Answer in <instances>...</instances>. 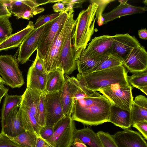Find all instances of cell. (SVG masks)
I'll return each instance as SVG.
<instances>
[{
    "mask_svg": "<svg viewBox=\"0 0 147 147\" xmlns=\"http://www.w3.org/2000/svg\"><path fill=\"white\" fill-rule=\"evenodd\" d=\"M69 78L74 89L72 119L91 126L109 122L112 105L108 99L97 91L83 86L76 78Z\"/></svg>",
    "mask_w": 147,
    "mask_h": 147,
    "instance_id": "obj_1",
    "label": "cell"
},
{
    "mask_svg": "<svg viewBox=\"0 0 147 147\" xmlns=\"http://www.w3.org/2000/svg\"><path fill=\"white\" fill-rule=\"evenodd\" d=\"M90 1V4L88 7L80 11L75 20L72 38L76 61L86 49L94 33L96 20L95 16L99 5L98 0Z\"/></svg>",
    "mask_w": 147,
    "mask_h": 147,
    "instance_id": "obj_2",
    "label": "cell"
},
{
    "mask_svg": "<svg viewBox=\"0 0 147 147\" xmlns=\"http://www.w3.org/2000/svg\"><path fill=\"white\" fill-rule=\"evenodd\" d=\"M127 76V72L122 65L86 74H78L76 78L85 88L97 91L115 84L128 86Z\"/></svg>",
    "mask_w": 147,
    "mask_h": 147,
    "instance_id": "obj_3",
    "label": "cell"
},
{
    "mask_svg": "<svg viewBox=\"0 0 147 147\" xmlns=\"http://www.w3.org/2000/svg\"><path fill=\"white\" fill-rule=\"evenodd\" d=\"M74 13L69 15L62 28L56 36L46 56L43 60L47 73L59 67L61 52L70 29L75 26Z\"/></svg>",
    "mask_w": 147,
    "mask_h": 147,
    "instance_id": "obj_4",
    "label": "cell"
},
{
    "mask_svg": "<svg viewBox=\"0 0 147 147\" xmlns=\"http://www.w3.org/2000/svg\"><path fill=\"white\" fill-rule=\"evenodd\" d=\"M53 127V134L46 141L55 147H71L74 140V132L76 129L71 116L64 117Z\"/></svg>",
    "mask_w": 147,
    "mask_h": 147,
    "instance_id": "obj_5",
    "label": "cell"
},
{
    "mask_svg": "<svg viewBox=\"0 0 147 147\" xmlns=\"http://www.w3.org/2000/svg\"><path fill=\"white\" fill-rule=\"evenodd\" d=\"M18 63L11 55H0V75L5 84L12 88H20L25 83Z\"/></svg>",
    "mask_w": 147,
    "mask_h": 147,
    "instance_id": "obj_6",
    "label": "cell"
},
{
    "mask_svg": "<svg viewBox=\"0 0 147 147\" xmlns=\"http://www.w3.org/2000/svg\"><path fill=\"white\" fill-rule=\"evenodd\" d=\"M131 85L121 86L115 84L99 90L112 105L130 111L133 100Z\"/></svg>",
    "mask_w": 147,
    "mask_h": 147,
    "instance_id": "obj_7",
    "label": "cell"
},
{
    "mask_svg": "<svg viewBox=\"0 0 147 147\" xmlns=\"http://www.w3.org/2000/svg\"><path fill=\"white\" fill-rule=\"evenodd\" d=\"M55 19L37 29H34L26 37L17 52L16 59L18 63L24 64L29 60L32 54L37 49L43 34L53 22Z\"/></svg>",
    "mask_w": 147,
    "mask_h": 147,
    "instance_id": "obj_8",
    "label": "cell"
},
{
    "mask_svg": "<svg viewBox=\"0 0 147 147\" xmlns=\"http://www.w3.org/2000/svg\"><path fill=\"white\" fill-rule=\"evenodd\" d=\"M70 14L67 11L60 13L59 16L44 32L36 50L43 60L46 56L56 36L62 28Z\"/></svg>",
    "mask_w": 147,
    "mask_h": 147,
    "instance_id": "obj_9",
    "label": "cell"
},
{
    "mask_svg": "<svg viewBox=\"0 0 147 147\" xmlns=\"http://www.w3.org/2000/svg\"><path fill=\"white\" fill-rule=\"evenodd\" d=\"M141 46L136 38L128 33L116 34L113 36L111 54L115 56L123 62L133 49Z\"/></svg>",
    "mask_w": 147,
    "mask_h": 147,
    "instance_id": "obj_10",
    "label": "cell"
},
{
    "mask_svg": "<svg viewBox=\"0 0 147 147\" xmlns=\"http://www.w3.org/2000/svg\"><path fill=\"white\" fill-rule=\"evenodd\" d=\"M62 91L45 93L46 125L52 126L65 116L61 103Z\"/></svg>",
    "mask_w": 147,
    "mask_h": 147,
    "instance_id": "obj_11",
    "label": "cell"
},
{
    "mask_svg": "<svg viewBox=\"0 0 147 147\" xmlns=\"http://www.w3.org/2000/svg\"><path fill=\"white\" fill-rule=\"evenodd\" d=\"M75 26L69 31L60 55L59 68L63 71L65 74L67 75L71 74L77 69L72 38L73 31Z\"/></svg>",
    "mask_w": 147,
    "mask_h": 147,
    "instance_id": "obj_12",
    "label": "cell"
},
{
    "mask_svg": "<svg viewBox=\"0 0 147 147\" xmlns=\"http://www.w3.org/2000/svg\"><path fill=\"white\" fill-rule=\"evenodd\" d=\"M123 64L131 73L147 70V53L145 47L141 45L133 49Z\"/></svg>",
    "mask_w": 147,
    "mask_h": 147,
    "instance_id": "obj_13",
    "label": "cell"
},
{
    "mask_svg": "<svg viewBox=\"0 0 147 147\" xmlns=\"http://www.w3.org/2000/svg\"><path fill=\"white\" fill-rule=\"evenodd\" d=\"M112 136L118 147H147L141 134L129 129L118 131Z\"/></svg>",
    "mask_w": 147,
    "mask_h": 147,
    "instance_id": "obj_14",
    "label": "cell"
},
{
    "mask_svg": "<svg viewBox=\"0 0 147 147\" xmlns=\"http://www.w3.org/2000/svg\"><path fill=\"white\" fill-rule=\"evenodd\" d=\"M113 36L103 35L93 38L82 52L92 56H107L111 54Z\"/></svg>",
    "mask_w": 147,
    "mask_h": 147,
    "instance_id": "obj_15",
    "label": "cell"
},
{
    "mask_svg": "<svg viewBox=\"0 0 147 147\" xmlns=\"http://www.w3.org/2000/svg\"><path fill=\"white\" fill-rule=\"evenodd\" d=\"M20 106L15 107L11 110L1 125V132L10 138H14L25 131L19 110Z\"/></svg>",
    "mask_w": 147,
    "mask_h": 147,
    "instance_id": "obj_16",
    "label": "cell"
},
{
    "mask_svg": "<svg viewBox=\"0 0 147 147\" xmlns=\"http://www.w3.org/2000/svg\"><path fill=\"white\" fill-rule=\"evenodd\" d=\"M128 0H119V4L111 11L102 14L101 24H106L121 17L135 14L141 13L147 11L146 7H138L127 3Z\"/></svg>",
    "mask_w": 147,
    "mask_h": 147,
    "instance_id": "obj_17",
    "label": "cell"
},
{
    "mask_svg": "<svg viewBox=\"0 0 147 147\" xmlns=\"http://www.w3.org/2000/svg\"><path fill=\"white\" fill-rule=\"evenodd\" d=\"M108 57L90 56L82 52L76 61L78 74H86L92 72Z\"/></svg>",
    "mask_w": 147,
    "mask_h": 147,
    "instance_id": "obj_18",
    "label": "cell"
},
{
    "mask_svg": "<svg viewBox=\"0 0 147 147\" xmlns=\"http://www.w3.org/2000/svg\"><path fill=\"white\" fill-rule=\"evenodd\" d=\"M33 22L30 21L26 27L0 43V52L19 47L26 37L34 29Z\"/></svg>",
    "mask_w": 147,
    "mask_h": 147,
    "instance_id": "obj_19",
    "label": "cell"
},
{
    "mask_svg": "<svg viewBox=\"0 0 147 147\" xmlns=\"http://www.w3.org/2000/svg\"><path fill=\"white\" fill-rule=\"evenodd\" d=\"M131 126L134 123L147 121V98L144 96H137L133 100L130 110Z\"/></svg>",
    "mask_w": 147,
    "mask_h": 147,
    "instance_id": "obj_20",
    "label": "cell"
},
{
    "mask_svg": "<svg viewBox=\"0 0 147 147\" xmlns=\"http://www.w3.org/2000/svg\"><path fill=\"white\" fill-rule=\"evenodd\" d=\"M47 73H43L34 69L31 65L27 75L26 88L45 93Z\"/></svg>",
    "mask_w": 147,
    "mask_h": 147,
    "instance_id": "obj_21",
    "label": "cell"
},
{
    "mask_svg": "<svg viewBox=\"0 0 147 147\" xmlns=\"http://www.w3.org/2000/svg\"><path fill=\"white\" fill-rule=\"evenodd\" d=\"M65 74L59 68L47 73L45 93L62 91L65 81Z\"/></svg>",
    "mask_w": 147,
    "mask_h": 147,
    "instance_id": "obj_22",
    "label": "cell"
},
{
    "mask_svg": "<svg viewBox=\"0 0 147 147\" xmlns=\"http://www.w3.org/2000/svg\"><path fill=\"white\" fill-rule=\"evenodd\" d=\"M109 122L123 129H129L131 126L130 111L112 105Z\"/></svg>",
    "mask_w": 147,
    "mask_h": 147,
    "instance_id": "obj_23",
    "label": "cell"
},
{
    "mask_svg": "<svg viewBox=\"0 0 147 147\" xmlns=\"http://www.w3.org/2000/svg\"><path fill=\"white\" fill-rule=\"evenodd\" d=\"M42 94L37 90L26 88L22 95L21 102L33 114L39 125L38 108L40 97Z\"/></svg>",
    "mask_w": 147,
    "mask_h": 147,
    "instance_id": "obj_24",
    "label": "cell"
},
{
    "mask_svg": "<svg viewBox=\"0 0 147 147\" xmlns=\"http://www.w3.org/2000/svg\"><path fill=\"white\" fill-rule=\"evenodd\" d=\"M19 110L25 130L30 131L38 136H40L41 127L33 114L26 107L21 103Z\"/></svg>",
    "mask_w": 147,
    "mask_h": 147,
    "instance_id": "obj_25",
    "label": "cell"
},
{
    "mask_svg": "<svg viewBox=\"0 0 147 147\" xmlns=\"http://www.w3.org/2000/svg\"><path fill=\"white\" fill-rule=\"evenodd\" d=\"M65 81L61 95V103L65 116H71L74 89L72 83L65 76Z\"/></svg>",
    "mask_w": 147,
    "mask_h": 147,
    "instance_id": "obj_26",
    "label": "cell"
},
{
    "mask_svg": "<svg viewBox=\"0 0 147 147\" xmlns=\"http://www.w3.org/2000/svg\"><path fill=\"white\" fill-rule=\"evenodd\" d=\"M42 5L33 0H10L7 7L10 12L19 19L22 13L24 11L31 10Z\"/></svg>",
    "mask_w": 147,
    "mask_h": 147,
    "instance_id": "obj_27",
    "label": "cell"
},
{
    "mask_svg": "<svg viewBox=\"0 0 147 147\" xmlns=\"http://www.w3.org/2000/svg\"><path fill=\"white\" fill-rule=\"evenodd\" d=\"M74 137V138L79 139L83 143L90 147H103L97 133L88 127L80 129H76Z\"/></svg>",
    "mask_w": 147,
    "mask_h": 147,
    "instance_id": "obj_28",
    "label": "cell"
},
{
    "mask_svg": "<svg viewBox=\"0 0 147 147\" xmlns=\"http://www.w3.org/2000/svg\"><path fill=\"white\" fill-rule=\"evenodd\" d=\"M22 95H11L6 94L4 97L3 104L1 110V126L3 124L5 119L11 111L16 106L21 103Z\"/></svg>",
    "mask_w": 147,
    "mask_h": 147,
    "instance_id": "obj_29",
    "label": "cell"
},
{
    "mask_svg": "<svg viewBox=\"0 0 147 147\" xmlns=\"http://www.w3.org/2000/svg\"><path fill=\"white\" fill-rule=\"evenodd\" d=\"M128 82L147 95V71L134 73L131 76H127Z\"/></svg>",
    "mask_w": 147,
    "mask_h": 147,
    "instance_id": "obj_30",
    "label": "cell"
},
{
    "mask_svg": "<svg viewBox=\"0 0 147 147\" xmlns=\"http://www.w3.org/2000/svg\"><path fill=\"white\" fill-rule=\"evenodd\" d=\"M38 137L34 133L25 130L14 138H9L22 147H35Z\"/></svg>",
    "mask_w": 147,
    "mask_h": 147,
    "instance_id": "obj_31",
    "label": "cell"
},
{
    "mask_svg": "<svg viewBox=\"0 0 147 147\" xmlns=\"http://www.w3.org/2000/svg\"><path fill=\"white\" fill-rule=\"evenodd\" d=\"M123 65V61L118 58L112 54L99 65L96 67L92 72L111 68Z\"/></svg>",
    "mask_w": 147,
    "mask_h": 147,
    "instance_id": "obj_32",
    "label": "cell"
},
{
    "mask_svg": "<svg viewBox=\"0 0 147 147\" xmlns=\"http://www.w3.org/2000/svg\"><path fill=\"white\" fill-rule=\"evenodd\" d=\"M8 17L0 18V43L9 36L13 29Z\"/></svg>",
    "mask_w": 147,
    "mask_h": 147,
    "instance_id": "obj_33",
    "label": "cell"
},
{
    "mask_svg": "<svg viewBox=\"0 0 147 147\" xmlns=\"http://www.w3.org/2000/svg\"><path fill=\"white\" fill-rule=\"evenodd\" d=\"M45 93H42L41 94L38 105V115L39 124L41 127L45 125L46 124Z\"/></svg>",
    "mask_w": 147,
    "mask_h": 147,
    "instance_id": "obj_34",
    "label": "cell"
},
{
    "mask_svg": "<svg viewBox=\"0 0 147 147\" xmlns=\"http://www.w3.org/2000/svg\"><path fill=\"white\" fill-rule=\"evenodd\" d=\"M97 134L103 147H118L114 140L112 135L109 133L100 131Z\"/></svg>",
    "mask_w": 147,
    "mask_h": 147,
    "instance_id": "obj_35",
    "label": "cell"
},
{
    "mask_svg": "<svg viewBox=\"0 0 147 147\" xmlns=\"http://www.w3.org/2000/svg\"><path fill=\"white\" fill-rule=\"evenodd\" d=\"M60 13H53L39 16L34 24V29H37L46 23L57 18Z\"/></svg>",
    "mask_w": 147,
    "mask_h": 147,
    "instance_id": "obj_36",
    "label": "cell"
},
{
    "mask_svg": "<svg viewBox=\"0 0 147 147\" xmlns=\"http://www.w3.org/2000/svg\"><path fill=\"white\" fill-rule=\"evenodd\" d=\"M87 1L84 0H61L60 2L67 5L65 10L71 14L74 12V9L82 7V3Z\"/></svg>",
    "mask_w": 147,
    "mask_h": 147,
    "instance_id": "obj_37",
    "label": "cell"
},
{
    "mask_svg": "<svg viewBox=\"0 0 147 147\" xmlns=\"http://www.w3.org/2000/svg\"><path fill=\"white\" fill-rule=\"evenodd\" d=\"M114 0H98L99 6L96 12L95 16L99 26H101L102 11L109 3Z\"/></svg>",
    "mask_w": 147,
    "mask_h": 147,
    "instance_id": "obj_38",
    "label": "cell"
},
{
    "mask_svg": "<svg viewBox=\"0 0 147 147\" xmlns=\"http://www.w3.org/2000/svg\"><path fill=\"white\" fill-rule=\"evenodd\" d=\"M0 147H22L2 132L0 133Z\"/></svg>",
    "mask_w": 147,
    "mask_h": 147,
    "instance_id": "obj_39",
    "label": "cell"
},
{
    "mask_svg": "<svg viewBox=\"0 0 147 147\" xmlns=\"http://www.w3.org/2000/svg\"><path fill=\"white\" fill-rule=\"evenodd\" d=\"M32 65L36 69L43 73H47L44 61L39 57L37 52L36 57Z\"/></svg>",
    "mask_w": 147,
    "mask_h": 147,
    "instance_id": "obj_40",
    "label": "cell"
},
{
    "mask_svg": "<svg viewBox=\"0 0 147 147\" xmlns=\"http://www.w3.org/2000/svg\"><path fill=\"white\" fill-rule=\"evenodd\" d=\"M54 132L53 126L46 125L41 127L40 131V136L42 138L46 140L50 138Z\"/></svg>",
    "mask_w": 147,
    "mask_h": 147,
    "instance_id": "obj_41",
    "label": "cell"
},
{
    "mask_svg": "<svg viewBox=\"0 0 147 147\" xmlns=\"http://www.w3.org/2000/svg\"><path fill=\"white\" fill-rule=\"evenodd\" d=\"M133 127L136 128L142 134L145 139L147 140V121H143L134 123Z\"/></svg>",
    "mask_w": 147,
    "mask_h": 147,
    "instance_id": "obj_42",
    "label": "cell"
},
{
    "mask_svg": "<svg viewBox=\"0 0 147 147\" xmlns=\"http://www.w3.org/2000/svg\"><path fill=\"white\" fill-rule=\"evenodd\" d=\"M11 16V14L9 11L7 6L0 0V18Z\"/></svg>",
    "mask_w": 147,
    "mask_h": 147,
    "instance_id": "obj_43",
    "label": "cell"
},
{
    "mask_svg": "<svg viewBox=\"0 0 147 147\" xmlns=\"http://www.w3.org/2000/svg\"><path fill=\"white\" fill-rule=\"evenodd\" d=\"M35 147H55L40 136L37 138Z\"/></svg>",
    "mask_w": 147,
    "mask_h": 147,
    "instance_id": "obj_44",
    "label": "cell"
},
{
    "mask_svg": "<svg viewBox=\"0 0 147 147\" xmlns=\"http://www.w3.org/2000/svg\"><path fill=\"white\" fill-rule=\"evenodd\" d=\"M65 5L61 2L60 1L55 3L52 7L54 11L56 13L65 11Z\"/></svg>",
    "mask_w": 147,
    "mask_h": 147,
    "instance_id": "obj_45",
    "label": "cell"
},
{
    "mask_svg": "<svg viewBox=\"0 0 147 147\" xmlns=\"http://www.w3.org/2000/svg\"><path fill=\"white\" fill-rule=\"evenodd\" d=\"M71 146L72 147H88L79 139L76 138H74Z\"/></svg>",
    "mask_w": 147,
    "mask_h": 147,
    "instance_id": "obj_46",
    "label": "cell"
},
{
    "mask_svg": "<svg viewBox=\"0 0 147 147\" xmlns=\"http://www.w3.org/2000/svg\"><path fill=\"white\" fill-rule=\"evenodd\" d=\"M138 35L139 38L143 39H147V30L146 28L140 30L138 31Z\"/></svg>",
    "mask_w": 147,
    "mask_h": 147,
    "instance_id": "obj_47",
    "label": "cell"
},
{
    "mask_svg": "<svg viewBox=\"0 0 147 147\" xmlns=\"http://www.w3.org/2000/svg\"><path fill=\"white\" fill-rule=\"evenodd\" d=\"M5 83L1 78L0 77V89L3 91L8 92L9 89L6 88L4 86Z\"/></svg>",
    "mask_w": 147,
    "mask_h": 147,
    "instance_id": "obj_48",
    "label": "cell"
},
{
    "mask_svg": "<svg viewBox=\"0 0 147 147\" xmlns=\"http://www.w3.org/2000/svg\"><path fill=\"white\" fill-rule=\"evenodd\" d=\"M7 92L3 91L0 89V104L2 98L5 96L6 94L7 93Z\"/></svg>",
    "mask_w": 147,
    "mask_h": 147,
    "instance_id": "obj_49",
    "label": "cell"
}]
</instances>
